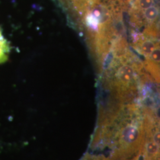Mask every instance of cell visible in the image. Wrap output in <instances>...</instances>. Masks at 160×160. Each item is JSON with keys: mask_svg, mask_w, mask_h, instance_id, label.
I'll use <instances>...</instances> for the list:
<instances>
[{"mask_svg": "<svg viewBox=\"0 0 160 160\" xmlns=\"http://www.w3.org/2000/svg\"><path fill=\"white\" fill-rule=\"evenodd\" d=\"M118 76L120 83H122L123 85L128 84L133 79L134 71L131 67L125 65L119 69Z\"/></svg>", "mask_w": 160, "mask_h": 160, "instance_id": "cell-3", "label": "cell"}, {"mask_svg": "<svg viewBox=\"0 0 160 160\" xmlns=\"http://www.w3.org/2000/svg\"><path fill=\"white\" fill-rule=\"evenodd\" d=\"M143 16L149 22L154 21L158 16V9L155 5L144 10Z\"/></svg>", "mask_w": 160, "mask_h": 160, "instance_id": "cell-4", "label": "cell"}, {"mask_svg": "<svg viewBox=\"0 0 160 160\" xmlns=\"http://www.w3.org/2000/svg\"><path fill=\"white\" fill-rule=\"evenodd\" d=\"M145 136L144 119L137 110L128 114H115L101 128L97 129L92 145H109L112 160H126L141 155Z\"/></svg>", "mask_w": 160, "mask_h": 160, "instance_id": "cell-1", "label": "cell"}, {"mask_svg": "<svg viewBox=\"0 0 160 160\" xmlns=\"http://www.w3.org/2000/svg\"><path fill=\"white\" fill-rule=\"evenodd\" d=\"M139 156L140 155H137V156H135L134 157H132L131 158H129V159L126 160H139Z\"/></svg>", "mask_w": 160, "mask_h": 160, "instance_id": "cell-8", "label": "cell"}, {"mask_svg": "<svg viewBox=\"0 0 160 160\" xmlns=\"http://www.w3.org/2000/svg\"><path fill=\"white\" fill-rule=\"evenodd\" d=\"M143 119L145 136L141 155L143 160H159V122L152 114H146Z\"/></svg>", "mask_w": 160, "mask_h": 160, "instance_id": "cell-2", "label": "cell"}, {"mask_svg": "<svg viewBox=\"0 0 160 160\" xmlns=\"http://www.w3.org/2000/svg\"><path fill=\"white\" fill-rule=\"evenodd\" d=\"M155 5L154 0H137L135 2V7L139 11H143L151 6Z\"/></svg>", "mask_w": 160, "mask_h": 160, "instance_id": "cell-6", "label": "cell"}, {"mask_svg": "<svg viewBox=\"0 0 160 160\" xmlns=\"http://www.w3.org/2000/svg\"><path fill=\"white\" fill-rule=\"evenodd\" d=\"M82 160H112L111 158H108L103 155H94L87 154L82 158Z\"/></svg>", "mask_w": 160, "mask_h": 160, "instance_id": "cell-7", "label": "cell"}, {"mask_svg": "<svg viewBox=\"0 0 160 160\" xmlns=\"http://www.w3.org/2000/svg\"><path fill=\"white\" fill-rule=\"evenodd\" d=\"M141 51L145 55H149L152 52L154 51L155 49L157 48L154 43L151 42L147 40L143 42L140 45Z\"/></svg>", "mask_w": 160, "mask_h": 160, "instance_id": "cell-5", "label": "cell"}]
</instances>
